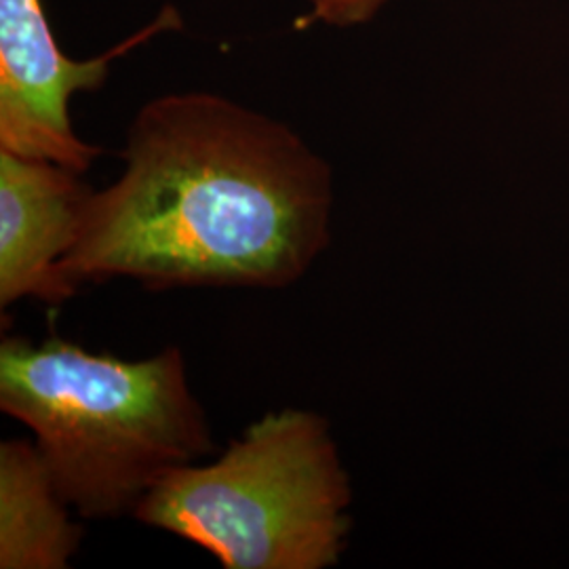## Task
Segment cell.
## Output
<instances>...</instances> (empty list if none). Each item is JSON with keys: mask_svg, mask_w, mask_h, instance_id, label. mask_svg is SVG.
<instances>
[{"mask_svg": "<svg viewBox=\"0 0 569 569\" xmlns=\"http://www.w3.org/2000/svg\"><path fill=\"white\" fill-rule=\"evenodd\" d=\"M180 26V13L164 7L148 28L108 53L70 60L56 41L42 0H0V150L84 173L102 150L77 136L70 98L100 89L112 61Z\"/></svg>", "mask_w": 569, "mask_h": 569, "instance_id": "277c9868", "label": "cell"}, {"mask_svg": "<svg viewBox=\"0 0 569 569\" xmlns=\"http://www.w3.org/2000/svg\"><path fill=\"white\" fill-rule=\"evenodd\" d=\"M82 173L44 159L0 150V306L34 298L70 300L61 274L81 228L91 188Z\"/></svg>", "mask_w": 569, "mask_h": 569, "instance_id": "5b68a950", "label": "cell"}, {"mask_svg": "<svg viewBox=\"0 0 569 569\" xmlns=\"http://www.w3.org/2000/svg\"><path fill=\"white\" fill-rule=\"evenodd\" d=\"M387 0H310V11L296 21L298 30L315 23L329 26H355L369 21Z\"/></svg>", "mask_w": 569, "mask_h": 569, "instance_id": "52a82bcc", "label": "cell"}, {"mask_svg": "<svg viewBox=\"0 0 569 569\" xmlns=\"http://www.w3.org/2000/svg\"><path fill=\"white\" fill-rule=\"evenodd\" d=\"M352 489L326 416L284 407L222 456L176 468L133 517L207 550L226 569L338 566Z\"/></svg>", "mask_w": 569, "mask_h": 569, "instance_id": "3957f363", "label": "cell"}, {"mask_svg": "<svg viewBox=\"0 0 569 569\" xmlns=\"http://www.w3.org/2000/svg\"><path fill=\"white\" fill-rule=\"evenodd\" d=\"M122 173L93 190L61 274L148 291L283 289L331 243L333 176L283 122L216 93H169L129 124Z\"/></svg>", "mask_w": 569, "mask_h": 569, "instance_id": "6da1fadb", "label": "cell"}, {"mask_svg": "<svg viewBox=\"0 0 569 569\" xmlns=\"http://www.w3.org/2000/svg\"><path fill=\"white\" fill-rule=\"evenodd\" d=\"M0 409L32 430L63 500L84 519L133 515L169 472L216 449L180 346L127 361L60 336L4 338Z\"/></svg>", "mask_w": 569, "mask_h": 569, "instance_id": "7a4b0ae2", "label": "cell"}, {"mask_svg": "<svg viewBox=\"0 0 569 569\" xmlns=\"http://www.w3.org/2000/svg\"><path fill=\"white\" fill-rule=\"evenodd\" d=\"M34 441L0 443V569H66L82 528Z\"/></svg>", "mask_w": 569, "mask_h": 569, "instance_id": "8992f818", "label": "cell"}]
</instances>
